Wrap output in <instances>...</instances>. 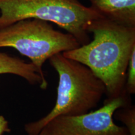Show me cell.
I'll list each match as a JSON object with an SVG mask.
<instances>
[{"label": "cell", "mask_w": 135, "mask_h": 135, "mask_svg": "<svg viewBox=\"0 0 135 135\" xmlns=\"http://www.w3.org/2000/svg\"><path fill=\"white\" fill-rule=\"evenodd\" d=\"M86 31L93 34L92 41L62 53L88 67L104 83L109 99L122 96L128 63L135 49V27L101 17L91 21Z\"/></svg>", "instance_id": "cell-1"}, {"label": "cell", "mask_w": 135, "mask_h": 135, "mask_svg": "<svg viewBox=\"0 0 135 135\" xmlns=\"http://www.w3.org/2000/svg\"><path fill=\"white\" fill-rule=\"evenodd\" d=\"M49 61L58 74L56 103L46 116L25 124L28 135H38L47 123L57 116L86 113L106 94L103 83L86 65L66 58L62 53L53 55Z\"/></svg>", "instance_id": "cell-2"}, {"label": "cell", "mask_w": 135, "mask_h": 135, "mask_svg": "<svg viewBox=\"0 0 135 135\" xmlns=\"http://www.w3.org/2000/svg\"><path fill=\"white\" fill-rule=\"evenodd\" d=\"M101 17L78 0H0V28L35 18L58 25L75 37L80 45L90 41L88 25Z\"/></svg>", "instance_id": "cell-3"}, {"label": "cell", "mask_w": 135, "mask_h": 135, "mask_svg": "<svg viewBox=\"0 0 135 135\" xmlns=\"http://www.w3.org/2000/svg\"><path fill=\"white\" fill-rule=\"evenodd\" d=\"M80 46L73 35L55 30L44 20L28 18L0 28V48H13L29 58L45 81L43 66L46 61Z\"/></svg>", "instance_id": "cell-4"}, {"label": "cell", "mask_w": 135, "mask_h": 135, "mask_svg": "<svg viewBox=\"0 0 135 135\" xmlns=\"http://www.w3.org/2000/svg\"><path fill=\"white\" fill-rule=\"evenodd\" d=\"M126 104L124 96L109 99L97 110L75 116H57L43 129L46 135H128L126 128L118 126L113 114Z\"/></svg>", "instance_id": "cell-5"}, {"label": "cell", "mask_w": 135, "mask_h": 135, "mask_svg": "<svg viewBox=\"0 0 135 135\" xmlns=\"http://www.w3.org/2000/svg\"><path fill=\"white\" fill-rule=\"evenodd\" d=\"M90 7L118 25L135 27V0H89Z\"/></svg>", "instance_id": "cell-6"}, {"label": "cell", "mask_w": 135, "mask_h": 135, "mask_svg": "<svg viewBox=\"0 0 135 135\" xmlns=\"http://www.w3.org/2000/svg\"><path fill=\"white\" fill-rule=\"evenodd\" d=\"M0 74H12L23 78L31 84H39L40 88L46 89L48 82L39 75L31 63L0 52Z\"/></svg>", "instance_id": "cell-7"}, {"label": "cell", "mask_w": 135, "mask_h": 135, "mask_svg": "<svg viewBox=\"0 0 135 135\" xmlns=\"http://www.w3.org/2000/svg\"><path fill=\"white\" fill-rule=\"evenodd\" d=\"M124 91L129 94L135 93V49L131 53L128 63Z\"/></svg>", "instance_id": "cell-8"}, {"label": "cell", "mask_w": 135, "mask_h": 135, "mask_svg": "<svg viewBox=\"0 0 135 135\" xmlns=\"http://www.w3.org/2000/svg\"><path fill=\"white\" fill-rule=\"evenodd\" d=\"M118 113L119 120L126 125L128 135H135V109L134 107L120 111Z\"/></svg>", "instance_id": "cell-9"}, {"label": "cell", "mask_w": 135, "mask_h": 135, "mask_svg": "<svg viewBox=\"0 0 135 135\" xmlns=\"http://www.w3.org/2000/svg\"><path fill=\"white\" fill-rule=\"evenodd\" d=\"M8 121L3 116L0 115V135H3L5 133L10 132Z\"/></svg>", "instance_id": "cell-10"}, {"label": "cell", "mask_w": 135, "mask_h": 135, "mask_svg": "<svg viewBox=\"0 0 135 135\" xmlns=\"http://www.w3.org/2000/svg\"><path fill=\"white\" fill-rule=\"evenodd\" d=\"M38 135H46V133L45 132V131H44L43 129H42V130L40 131V133H39Z\"/></svg>", "instance_id": "cell-11"}]
</instances>
